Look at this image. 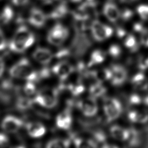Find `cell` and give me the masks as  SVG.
I'll return each mask as SVG.
<instances>
[{
	"label": "cell",
	"instance_id": "obj_22",
	"mask_svg": "<svg viewBox=\"0 0 148 148\" xmlns=\"http://www.w3.org/2000/svg\"><path fill=\"white\" fill-rule=\"evenodd\" d=\"M89 91L91 95V97L95 98L103 95V94L106 92V88L102 84V83L98 82L97 83H94L90 86Z\"/></svg>",
	"mask_w": 148,
	"mask_h": 148
},
{
	"label": "cell",
	"instance_id": "obj_33",
	"mask_svg": "<svg viewBox=\"0 0 148 148\" xmlns=\"http://www.w3.org/2000/svg\"><path fill=\"white\" fill-rule=\"evenodd\" d=\"M130 102L133 105H139L142 102V99L140 96L136 94H134L130 96Z\"/></svg>",
	"mask_w": 148,
	"mask_h": 148
},
{
	"label": "cell",
	"instance_id": "obj_36",
	"mask_svg": "<svg viewBox=\"0 0 148 148\" xmlns=\"http://www.w3.org/2000/svg\"><path fill=\"white\" fill-rule=\"evenodd\" d=\"M139 66L140 69H144L148 68V57H146L140 60L139 64Z\"/></svg>",
	"mask_w": 148,
	"mask_h": 148
},
{
	"label": "cell",
	"instance_id": "obj_17",
	"mask_svg": "<svg viewBox=\"0 0 148 148\" xmlns=\"http://www.w3.org/2000/svg\"><path fill=\"white\" fill-rule=\"evenodd\" d=\"M72 119L70 113L68 111H63L59 113L56 120V125L58 128L66 130L70 128L72 125Z\"/></svg>",
	"mask_w": 148,
	"mask_h": 148
},
{
	"label": "cell",
	"instance_id": "obj_8",
	"mask_svg": "<svg viewBox=\"0 0 148 148\" xmlns=\"http://www.w3.org/2000/svg\"><path fill=\"white\" fill-rule=\"evenodd\" d=\"M15 88L12 83L9 80H4L0 84V102L5 103H10Z\"/></svg>",
	"mask_w": 148,
	"mask_h": 148
},
{
	"label": "cell",
	"instance_id": "obj_1",
	"mask_svg": "<svg viewBox=\"0 0 148 148\" xmlns=\"http://www.w3.org/2000/svg\"><path fill=\"white\" fill-rule=\"evenodd\" d=\"M35 42L33 33L25 26H20L16 31L9 44L10 49L14 52H23L31 47Z\"/></svg>",
	"mask_w": 148,
	"mask_h": 148
},
{
	"label": "cell",
	"instance_id": "obj_18",
	"mask_svg": "<svg viewBox=\"0 0 148 148\" xmlns=\"http://www.w3.org/2000/svg\"><path fill=\"white\" fill-rule=\"evenodd\" d=\"M128 117L133 123L144 124L148 121V112L145 110H132L128 112Z\"/></svg>",
	"mask_w": 148,
	"mask_h": 148
},
{
	"label": "cell",
	"instance_id": "obj_30",
	"mask_svg": "<svg viewBox=\"0 0 148 148\" xmlns=\"http://www.w3.org/2000/svg\"><path fill=\"white\" fill-rule=\"evenodd\" d=\"M121 53V47L116 44H113L110 46L108 49V54L112 57L117 58L119 57Z\"/></svg>",
	"mask_w": 148,
	"mask_h": 148
},
{
	"label": "cell",
	"instance_id": "obj_23",
	"mask_svg": "<svg viewBox=\"0 0 148 148\" xmlns=\"http://www.w3.org/2000/svg\"><path fill=\"white\" fill-rule=\"evenodd\" d=\"M67 13V8L62 3L57 6L50 14V17L52 18H60L64 17Z\"/></svg>",
	"mask_w": 148,
	"mask_h": 148
},
{
	"label": "cell",
	"instance_id": "obj_13",
	"mask_svg": "<svg viewBox=\"0 0 148 148\" xmlns=\"http://www.w3.org/2000/svg\"><path fill=\"white\" fill-rule=\"evenodd\" d=\"M103 13L105 17L109 21L115 23L120 18L121 11L114 3L109 2L104 5Z\"/></svg>",
	"mask_w": 148,
	"mask_h": 148
},
{
	"label": "cell",
	"instance_id": "obj_2",
	"mask_svg": "<svg viewBox=\"0 0 148 148\" xmlns=\"http://www.w3.org/2000/svg\"><path fill=\"white\" fill-rule=\"evenodd\" d=\"M10 75L16 78L25 79L28 81H34L38 75L26 58H23L15 64L9 71Z\"/></svg>",
	"mask_w": 148,
	"mask_h": 148
},
{
	"label": "cell",
	"instance_id": "obj_38",
	"mask_svg": "<svg viewBox=\"0 0 148 148\" xmlns=\"http://www.w3.org/2000/svg\"><path fill=\"white\" fill-rule=\"evenodd\" d=\"M14 5L16 6H23L26 5L29 0H12Z\"/></svg>",
	"mask_w": 148,
	"mask_h": 148
},
{
	"label": "cell",
	"instance_id": "obj_35",
	"mask_svg": "<svg viewBox=\"0 0 148 148\" xmlns=\"http://www.w3.org/2000/svg\"><path fill=\"white\" fill-rule=\"evenodd\" d=\"M6 39L2 31L0 29V50L4 49L6 47Z\"/></svg>",
	"mask_w": 148,
	"mask_h": 148
},
{
	"label": "cell",
	"instance_id": "obj_40",
	"mask_svg": "<svg viewBox=\"0 0 148 148\" xmlns=\"http://www.w3.org/2000/svg\"><path fill=\"white\" fill-rule=\"evenodd\" d=\"M143 103L148 106V96H146L144 99H143Z\"/></svg>",
	"mask_w": 148,
	"mask_h": 148
},
{
	"label": "cell",
	"instance_id": "obj_24",
	"mask_svg": "<svg viewBox=\"0 0 148 148\" xmlns=\"http://www.w3.org/2000/svg\"><path fill=\"white\" fill-rule=\"evenodd\" d=\"M13 17V9L9 6H6L0 15V20L4 24L8 23Z\"/></svg>",
	"mask_w": 148,
	"mask_h": 148
},
{
	"label": "cell",
	"instance_id": "obj_3",
	"mask_svg": "<svg viewBox=\"0 0 148 148\" xmlns=\"http://www.w3.org/2000/svg\"><path fill=\"white\" fill-rule=\"evenodd\" d=\"M69 35L68 28L61 24H55L49 31L47 39L48 42L54 46L61 45Z\"/></svg>",
	"mask_w": 148,
	"mask_h": 148
},
{
	"label": "cell",
	"instance_id": "obj_4",
	"mask_svg": "<svg viewBox=\"0 0 148 148\" xmlns=\"http://www.w3.org/2000/svg\"><path fill=\"white\" fill-rule=\"evenodd\" d=\"M32 101L42 107L50 109L54 108L57 105V97L55 91L47 89L37 94Z\"/></svg>",
	"mask_w": 148,
	"mask_h": 148
},
{
	"label": "cell",
	"instance_id": "obj_28",
	"mask_svg": "<svg viewBox=\"0 0 148 148\" xmlns=\"http://www.w3.org/2000/svg\"><path fill=\"white\" fill-rule=\"evenodd\" d=\"M136 10L141 19L143 20H148V5L140 4L137 6Z\"/></svg>",
	"mask_w": 148,
	"mask_h": 148
},
{
	"label": "cell",
	"instance_id": "obj_43",
	"mask_svg": "<svg viewBox=\"0 0 148 148\" xmlns=\"http://www.w3.org/2000/svg\"><path fill=\"white\" fill-rule=\"evenodd\" d=\"M42 1H48L49 0H42Z\"/></svg>",
	"mask_w": 148,
	"mask_h": 148
},
{
	"label": "cell",
	"instance_id": "obj_31",
	"mask_svg": "<svg viewBox=\"0 0 148 148\" xmlns=\"http://www.w3.org/2000/svg\"><path fill=\"white\" fill-rule=\"evenodd\" d=\"M69 89L73 94L77 95L82 94L84 91V87L80 83H76L72 84Z\"/></svg>",
	"mask_w": 148,
	"mask_h": 148
},
{
	"label": "cell",
	"instance_id": "obj_34",
	"mask_svg": "<svg viewBox=\"0 0 148 148\" xmlns=\"http://www.w3.org/2000/svg\"><path fill=\"white\" fill-rule=\"evenodd\" d=\"M9 143V139L8 136L3 134L0 133V147L6 146Z\"/></svg>",
	"mask_w": 148,
	"mask_h": 148
},
{
	"label": "cell",
	"instance_id": "obj_14",
	"mask_svg": "<svg viewBox=\"0 0 148 148\" xmlns=\"http://www.w3.org/2000/svg\"><path fill=\"white\" fill-rule=\"evenodd\" d=\"M73 68L71 64L66 62H60L52 68L53 73L61 79H66L72 73Z\"/></svg>",
	"mask_w": 148,
	"mask_h": 148
},
{
	"label": "cell",
	"instance_id": "obj_7",
	"mask_svg": "<svg viewBox=\"0 0 148 148\" xmlns=\"http://www.w3.org/2000/svg\"><path fill=\"white\" fill-rule=\"evenodd\" d=\"M77 107L81 112L87 117L94 116L98 112V105L95 98L93 97L80 100L77 102Z\"/></svg>",
	"mask_w": 148,
	"mask_h": 148
},
{
	"label": "cell",
	"instance_id": "obj_26",
	"mask_svg": "<svg viewBox=\"0 0 148 148\" xmlns=\"http://www.w3.org/2000/svg\"><path fill=\"white\" fill-rule=\"evenodd\" d=\"M74 145L76 147H96L93 141L86 140L83 138L75 139Z\"/></svg>",
	"mask_w": 148,
	"mask_h": 148
},
{
	"label": "cell",
	"instance_id": "obj_37",
	"mask_svg": "<svg viewBox=\"0 0 148 148\" xmlns=\"http://www.w3.org/2000/svg\"><path fill=\"white\" fill-rule=\"evenodd\" d=\"M132 12L130 10H125L123 13L121 12L120 13V17H122V18L124 20H128V18H131L132 16Z\"/></svg>",
	"mask_w": 148,
	"mask_h": 148
},
{
	"label": "cell",
	"instance_id": "obj_21",
	"mask_svg": "<svg viewBox=\"0 0 148 148\" xmlns=\"http://www.w3.org/2000/svg\"><path fill=\"white\" fill-rule=\"evenodd\" d=\"M106 54L103 51L97 49L94 50L90 56V62L91 65H98L102 63L106 59Z\"/></svg>",
	"mask_w": 148,
	"mask_h": 148
},
{
	"label": "cell",
	"instance_id": "obj_42",
	"mask_svg": "<svg viewBox=\"0 0 148 148\" xmlns=\"http://www.w3.org/2000/svg\"><path fill=\"white\" fill-rule=\"evenodd\" d=\"M143 43L145 44V45L147 47H148V38H147L146 39H145L144 40H143Z\"/></svg>",
	"mask_w": 148,
	"mask_h": 148
},
{
	"label": "cell",
	"instance_id": "obj_19",
	"mask_svg": "<svg viewBox=\"0 0 148 148\" xmlns=\"http://www.w3.org/2000/svg\"><path fill=\"white\" fill-rule=\"evenodd\" d=\"M133 86L139 90H146L148 87V80L144 74L142 73H136L131 79Z\"/></svg>",
	"mask_w": 148,
	"mask_h": 148
},
{
	"label": "cell",
	"instance_id": "obj_25",
	"mask_svg": "<svg viewBox=\"0 0 148 148\" xmlns=\"http://www.w3.org/2000/svg\"><path fill=\"white\" fill-rule=\"evenodd\" d=\"M69 142L66 140L56 139H53L47 142L46 147L47 148H65L69 146Z\"/></svg>",
	"mask_w": 148,
	"mask_h": 148
},
{
	"label": "cell",
	"instance_id": "obj_15",
	"mask_svg": "<svg viewBox=\"0 0 148 148\" xmlns=\"http://www.w3.org/2000/svg\"><path fill=\"white\" fill-rule=\"evenodd\" d=\"M26 128L29 135L35 138L43 136L46 132L45 127L42 124L38 122L29 123L27 124Z\"/></svg>",
	"mask_w": 148,
	"mask_h": 148
},
{
	"label": "cell",
	"instance_id": "obj_11",
	"mask_svg": "<svg viewBox=\"0 0 148 148\" xmlns=\"http://www.w3.org/2000/svg\"><path fill=\"white\" fill-rule=\"evenodd\" d=\"M46 20V16L44 12L39 9L32 8L28 17L29 23L36 28H40L44 25Z\"/></svg>",
	"mask_w": 148,
	"mask_h": 148
},
{
	"label": "cell",
	"instance_id": "obj_10",
	"mask_svg": "<svg viewBox=\"0 0 148 148\" xmlns=\"http://www.w3.org/2000/svg\"><path fill=\"white\" fill-rule=\"evenodd\" d=\"M110 69L112 72L111 83L114 86H120L123 84L127 77L126 69L120 65H113Z\"/></svg>",
	"mask_w": 148,
	"mask_h": 148
},
{
	"label": "cell",
	"instance_id": "obj_12",
	"mask_svg": "<svg viewBox=\"0 0 148 148\" xmlns=\"http://www.w3.org/2000/svg\"><path fill=\"white\" fill-rule=\"evenodd\" d=\"M34 59L41 64H47L50 63L53 58V54L50 50L45 47H38L32 54Z\"/></svg>",
	"mask_w": 148,
	"mask_h": 148
},
{
	"label": "cell",
	"instance_id": "obj_20",
	"mask_svg": "<svg viewBox=\"0 0 148 148\" xmlns=\"http://www.w3.org/2000/svg\"><path fill=\"white\" fill-rule=\"evenodd\" d=\"M95 79L98 82H103L106 80H110L112 72L110 68H103L95 71L94 73Z\"/></svg>",
	"mask_w": 148,
	"mask_h": 148
},
{
	"label": "cell",
	"instance_id": "obj_5",
	"mask_svg": "<svg viewBox=\"0 0 148 148\" xmlns=\"http://www.w3.org/2000/svg\"><path fill=\"white\" fill-rule=\"evenodd\" d=\"M91 31L94 38L98 42L110 38L113 33V29L110 26L97 20L92 23Z\"/></svg>",
	"mask_w": 148,
	"mask_h": 148
},
{
	"label": "cell",
	"instance_id": "obj_29",
	"mask_svg": "<svg viewBox=\"0 0 148 148\" xmlns=\"http://www.w3.org/2000/svg\"><path fill=\"white\" fill-rule=\"evenodd\" d=\"M124 45L125 47L132 49L136 46V40L135 37L132 35H127L124 40Z\"/></svg>",
	"mask_w": 148,
	"mask_h": 148
},
{
	"label": "cell",
	"instance_id": "obj_6",
	"mask_svg": "<svg viewBox=\"0 0 148 148\" xmlns=\"http://www.w3.org/2000/svg\"><path fill=\"white\" fill-rule=\"evenodd\" d=\"M103 110L107 119L109 121H113L120 116L122 112V106L117 99L108 98L104 101Z\"/></svg>",
	"mask_w": 148,
	"mask_h": 148
},
{
	"label": "cell",
	"instance_id": "obj_27",
	"mask_svg": "<svg viewBox=\"0 0 148 148\" xmlns=\"http://www.w3.org/2000/svg\"><path fill=\"white\" fill-rule=\"evenodd\" d=\"M32 100H30L29 99L25 97H18L17 100L16 106L18 109L20 110H24L32 106Z\"/></svg>",
	"mask_w": 148,
	"mask_h": 148
},
{
	"label": "cell",
	"instance_id": "obj_32",
	"mask_svg": "<svg viewBox=\"0 0 148 148\" xmlns=\"http://www.w3.org/2000/svg\"><path fill=\"white\" fill-rule=\"evenodd\" d=\"M24 91L27 95H32L36 92V87L32 81H28L24 87Z\"/></svg>",
	"mask_w": 148,
	"mask_h": 148
},
{
	"label": "cell",
	"instance_id": "obj_39",
	"mask_svg": "<svg viewBox=\"0 0 148 148\" xmlns=\"http://www.w3.org/2000/svg\"><path fill=\"white\" fill-rule=\"evenodd\" d=\"M5 70V63L3 59L0 57V77H1L4 72Z\"/></svg>",
	"mask_w": 148,
	"mask_h": 148
},
{
	"label": "cell",
	"instance_id": "obj_41",
	"mask_svg": "<svg viewBox=\"0 0 148 148\" xmlns=\"http://www.w3.org/2000/svg\"><path fill=\"white\" fill-rule=\"evenodd\" d=\"M62 1V2H77L79 1H80V0H61Z\"/></svg>",
	"mask_w": 148,
	"mask_h": 148
},
{
	"label": "cell",
	"instance_id": "obj_9",
	"mask_svg": "<svg viewBox=\"0 0 148 148\" xmlns=\"http://www.w3.org/2000/svg\"><path fill=\"white\" fill-rule=\"evenodd\" d=\"M23 121L13 116H7L2 122V128L8 133L16 132L23 125Z\"/></svg>",
	"mask_w": 148,
	"mask_h": 148
},
{
	"label": "cell",
	"instance_id": "obj_16",
	"mask_svg": "<svg viewBox=\"0 0 148 148\" xmlns=\"http://www.w3.org/2000/svg\"><path fill=\"white\" fill-rule=\"evenodd\" d=\"M110 133L113 138L119 141H126L131 136V132L128 130L116 125L110 127Z\"/></svg>",
	"mask_w": 148,
	"mask_h": 148
}]
</instances>
